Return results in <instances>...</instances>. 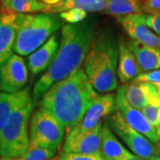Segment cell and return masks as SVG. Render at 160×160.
I'll use <instances>...</instances> for the list:
<instances>
[{
	"mask_svg": "<svg viewBox=\"0 0 160 160\" xmlns=\"http://www.w3.org/2000/svg\"><path fill=\"white\" fill-rule=\"evenodd\" d=\"M60 18L69 24H78L82 22L86 19V12L78 8H73L61 12Z\"/></svg>",
	"mask_w": 160,
	"mask_h": 160,
	"instance_id": "cb8c5ba5",
	"label": "cell"
},
{
	"mask_svg": "<svg viewBox=\"0 0 160 160\" xmlns=\"http://www.w3.org/2000/svg\"><path fill=\"white\" fill-rule=\"evenodd\" d=\"M60 46L58 36L53 34L43 46L28 58V66L32 76L39 74L51 65Z\"/></svg>",
	"mask_w": 160,
	"mask_h": 160,
	"instance_id": "9a60e30c",
	"label": "cell"
},
{
	"mask_svg": "<svg viewBox=\"0 0 160 160\" xmlns=\"http://www.w3.org/2000/svg\"><path fill=\"white\" fill-rule=\"evenodd\" d=\"M126 45L134 54L142 71L160 69V50L146 46L133 39H128Z\"/></svg>",
	"mask_w": 160,
	"mask_h": 160,
	"instance_id": "d6986e66",
	"label": "cell"
},
{
	"mask_svg": "<svg viewBox=\"0 0 160 160\" xmlns=\"http://www.w3.org/2000/svg\"><path fill=\"white\" fill-rule=\"evenodd\" d=\"M42 3L48 6H55L62 4L65 0H40Z\"/></svg>",
	"mask_w": 160,
	"mask_h": 160,
	"instance_id": "f546056e",
	"label": "cell"
},
{
	"mask_svg": "<svg viewBox=\"0 0 160 160\" xmlns=\"http://www.w3.org/2000/svg\"><path fill=\"white\" fill-rule=\"evenodd\" d=\"M118 39V76L122 84H126L135 79L139 75L142 74V71L136 57L126 45V40L121 37Z\"/></svg>",
	"mask_w": 160,
	"mask_h": 160,
	"instance_id": "2e32d148",
	"label": "cell"
},
{
	"mask_svg": "<svg viewBox=\"0 0 160 160\" xmlns=\"http://www.w3.org/2000/svg\"><path fill=\"white\" fill-rule=\"evenodd\" d=\"M55 153V149L42 148L30 143L27 152L16 160H52Z\"/></svg>",
	"mask_w": 160,
	"mask_h": 160,
	"instance_id": "603a6c76",
	"label": "cell"
},
{
	"mask_svg": "<svg viewBox=\"0 0 160 160\" xmlns=\"http://www.w3.org/2000/svg\"><path fill=\"white\" fill-rule=\"evenodd\" d=\"M134 80L138 82H147L154 86H158L160 85V69L143 72L139 75Z\"/></svg>",
	"mask_w": 160,
	"mask_h": 160,
	"instance_id": "83f0119b",
	"label": "cell"
},
{
	"mask_svg": "<svg viewBox=\"0 0 160 160\" xmlns=\"http://www.w3.org/2000/svg\"><path fill=\"white\" fill-rule=\"evenodd\" d=\"M62 26V19L54 13H19L13 51L28 55L43 46Z\"/></svg>",
	"mask_w": 160,
	"mask_h": 160,
	"instance_id": "277c9868",
	"label": "cell"
},
{
	"mask_svg": "<svg viewBox=\"0 0 160 160\" xmlns=\"http://www.w3.org/2000/svg\"><path fill=\"white\" fill-rule=\"evenodd\" d=\"M0 160H16V158H6V157H1Z\"/></svg>",
	"mask_w": 160,
	"mask_h": 160,
	"instance_id": "1f68e13d",
	"label": "cell"
},
{
	"mask_svg": "<svg viewBox=\"0 0 160 160\" xmlns=\"http://www.w3.org/2000/svg\"><path fill=\"white\" fill-rule=\"evenodd\" d=\"M115 104L116 99L113 93H107L103 95L98 94L96 98L93 100L91 106L86 110L82 120L69 132L77 133L94 128L101 123V120L103 118L107 117L113 111Z\"/></svg>",
	"mask_w": 160,
	"mask_h": 160,
	"instance_id": "8fae6325",
	"label": "cell"
},
{
	"mask_svg": "<svg viewBox=\"0 0 160 160\" xmlns=\"http://www.w3.org/2000/svg\"><path fill=\"white\" fill-rule=\"evenodd\" d=\"M64 129V126L53 115L40 107L30 121V143L56 150L62 142Z\"/></svg>",
	"mask_w": 160,
	"mask_h": 160,
	"instance_id": "8992f818",
	"label": "cell"
},
{
	"mask_svg": "<svg viewBox=\"0 0 160 160\" xmlns=\"http://www.w3.org/2000/svg\"><path fill=\"white\" fill-rule=\"evenodd\" d=\"M49 6L38 0H1V9L17 13L47 12Z\"/></svg>",
	"mask_w": 160,
	"mask_h": 160,
	"instance_id": "7402d4cb",
	"label": "cell"
},
{
	"mask_svg": "<svg viewBox=\"0 0 160 160\" xmlns=\"http://www.w3.org/2000/svg\"><path fill=\"white\" fill-rule=\"evenodd\" d=\"M107 7L106 0H65L62 4L49 6L48 13L62 12L69 9L78 8L86 12H104Z\"/></svg>",
	"mask_w": 160,
	"mask_h": 160,
	"instance_id": "44dd1931",
	"label": "cell"
},
{
	"mask_svg": "<svg viewBox=\"0 0 160 160\" xmlns=\"http://www.w3.org/2000/svg\"><path fill=\"white\" fill-rule=\"evenodd\" d=\"M138 1H146V0H138Z\"/></svg>",
	"mask_w": 160,
	"mask_h": 160,
	"instance_id": "e575fe53",
	"label": "cell"
},
{
	"mask_svg": "<svg viewBox=\"0 0 160 160\" xmlns=\"http://www.w3.org/2000/svg\"><path fill=\"white\" fill-rule=\"evenodd\" d=\"M109 122L116 133L136 156L148 160L157 158L158 150L154 144L141 132L129 126L119 110L112 114Z\"/></svg>",
	"mask_w": 160,
	"mask_h": 160,
	"instance_id": "52a82bcc",
	"label": "cell"
},
{
	"mask_svg": "<svg viewBox=\"0 0 160 160\" xmlns=\"http://www.w3.org/2000/svg\"><path fill=\"white\" fill-rule=\"evenodd\" d=\"M116 106L129 126L148 138L151 142L155 144L158 143L156 128L147 120L141 110L133 108L129 104L126 98L124 86H120L117 92Z\"/></svg>",
	"mask_w": 160,
	"mask_h": 160,
	"instance_id": "9c48e42d",
	"label": "cell"
},
{
	"mask_svg": "<svg viewBox=\"0 0 160 160\" xmlns=\"http://www.w3.org/2000/svg\"><path fill=\"white\" fill-rule=\"evenodd\" d=\"M17 12L0 8V65L13 54L17 33Z\"/></svg>",
	"mask_w": 160,
	"mask_h": 160,
	"instance_id": "7c38bea8",
	"label": "cell"
},
{
	"mask_svg": "<svg viewBox=\"0 0 160 160\" xmlns=\"http://www.w3.org/2000/svg\"><path fill=\"white\" fill-rule=\"evenodd\" d=\"M138 17L145 26H147L156 34L160 35V13L152 14L142 12L138 14Z\"/></svg>",
	"mask_w": 160,
	"mask_h": 160,
	"instance_id": "d4e9b609",
	"label": "cell"
},
{
	"mask_svg": "<svg viewBox=\"0 0 160 160\" xmlns=\"http://www.w3.org/2000/svg\"><path fill=\"white\" fill-rule=\"evenodd\" d=\"M102 124L82 132H69L63 145L62 152L77 154L94 155L99 154L102 142Z\"/></svg>",
	"mask_w": 160,
	"mask_h": 160,
	"instance_id": "30bf717a",
	"label": "cell"
},
{
	"mask_svg": "<svg viewBox=\"0 0 160 160\" xmlns=\"http://www.w3.org/2000/svg\"><path fill=\"white\" fill-rule=\"evenodd\" d=\"M55 160H56V159H55Z\"/></svg>",
	"mask_w": 160,
	"mask_h": 160,
	"instance_id": "d590c367",
	"label": "cell"
},
{
	"mask_svg": "<svg viewBox=\"0 0 160 160\" xmlns=\"http://www.w3.org/2000/svg\"><path fill=\"white\" fill-rule=\"evenodd\" d=\"M118 40L110 29H102L95 35L85 60V73L99 92H109L118 87Z\"/></svg>",
	"mask_w": 160,
	"mask_h": 160,
	"instance_id": "3957f363",
	"label": "cell"
},
{
	"mask_svg": "<svg viewBox=\"0 0 160 160\" xmlns=\"http://www.w3.org/2000/svg\"><path fill=\"white\" fill-rule=\"evenodd\" d=\"M144 12L160 13V0H146L144 2Z\"/></svg>",
	"mask_w": 160,
	"mask_h": 160,
	"instance_id": "f1b7e54d",
	"label": "cell"
},
{
	"mask_svg": "<svg viewBox=\"0 0 160 160\" xmlns=\"http://www.w3.org/2000/svg\"><path fill=\"white\" fill-rule=\"evenodd\" d=\"M35 103L32 99L19 107L0 132V156L18 158L27 152L30 140L28 127Z\"/></svg>",
	"mask_w": 160,
	"mask_h": 160,
	"instance_id": "5b68a950",
	"label": "cell"
},
{
	"mask_svg": "<svg viewBox=\"0 0 160 160\" xmlns=\"http://www.w3.org/2000/svg\"><path fill=\"white\" fill-rule=\"evenodd\" d=\"M56 160H104L101 153L94 155L77 154L69 152H62Z\"/></svg>",
	"mask_w": 160,
	"mask_h": 160,
	"instance_id": "4316f807",
	"label": "cell"
},
{
	"mask_svg": "<svg viewBox=\"0 0 160 160\" xmlns=\"http://www.w3.org/2000/svg\"><path fill=\"white\" fill-rule=\"evenodd\" d=\"M95 35L94 24L92 22L63 26L60 46L54 59L35 84L32 99L34 103L43 97L54 84L67 78L80 69L91 49Z\"/></svg>",
	"mask_w": 160,
	"mask_h": 160,
	"instance_id": "6da1fadb",
	"label": "cell"
},
{
	"mask_svg": "<svg viewBox=\"0 0 160 160\" xmlns=\"http://www.w3.org/2000/svg\"><path fill=\"white\" fill-rule=\"evenodd\" d=\"M98 94L83 69L57 82L43 95L40 107L62 124L67 133L82 120Z\"/></svg>",
	"mask_w": 160,
	"mask_h": 160,
	"instance_id": "7a4b0ae2",
	"label": "cell"
},
{
	"mask_svg": "<svg viewBox=\"0 0 160 160\" xmlns=\"http://www.w3.org/2000/svg\"><path fill=\"white\" fill-rule=\"evenodd\" d=\"M156 87H157V89H158V96H159V98H160V85H158V86H156Z\"/></svg>",
	"mask_w": 160,
	"mask_h": 160,
	"instance_id": "d6a6232c",
	"label": "cell"
},
{
	"mask_svg": "<svg viewBox=\"0 0 160 160\" xmlns=\"http://www.w3.org/2000/svg\"><path fill=\"white\" fill-rule=\"evenodd\" d=\"M124 86L126 100L133 108L141 110L148 105H160L158 89L154 85L133 80Z\"/></svg>",
	"mask_w": 160,
	"mask_h": 160,
	"instance_id": "4fadbf2b",
	"label": "cell"
},
{
	"mask_svg": "<svg viewBox=\"0 0 160 160\" xmlns=\"http://www.w3.org/2000/svg\"><path fill=\"white\" fill-rule=\"evenodd\" d=\"M29 79L28 69L22 57L12 54L0 66V89L14 93L22 90Z\"/></svg>",
	"mask_w": 160,
	"mask_h": 160,
	"instance_id": "ba28073f",
	"label": "cell"
},
{
	"mask_svg": "<svg viewBox=\"0 0 160 160\" xmlns=\"http://www.w3.org/2000/svg\"><path fill=\"white\" fill-rule=\"evenodd\" d=\"M100 152L104 160H130L135 157L120 143L109 129L107 122L104 123L102 129Z\"/></svg>",
	"mask_w": 160,
	"mask_h": 160,
	"instance_id": "e0dca14e",
	"label": "cell"
},
{
	"mask_svg": "<svg viewBox=\"0 0 160 160\" xmlns=\"http://www.w3.org/2000/svg\"><path fill=\"white\" fill-rule=\"evenodd\" d=\"M124 30L132 39L138 41L146 46L160 50V35L156 34L145 26L138 17V14L128 15L118 19Z\"/></svg>",
	"mask_w": 160,
	"mask_h": 160,
	"instance_id": "5bb4252c",
	"label": "cell"
},
{
	"mask_svg": "<svg viewBox=\"0 0 160 160\" xmlns=\"http://www.w3.org/2000/svg\"><path fill=\"white\" fill-rule=\"evenodd\" d=\"M141 111L156 129H160V105H148L141 109Z\"/></svg>",
	"mask_w": 160,
	"mask_h": 160,
	"instance_id": "484cf974",
	"label": "cell"
},
{
	"mask_svg": "<svg viewBox=\"0 0 160 160\" xmlns=\"http://www.w3.org/2000/svg\"><path fill=\"white\" fill-rule=\"evenodd\" d=\"M130 160H148V159H144V158H140V157H134V158H132V159ZM149 160H160V157H157V158H155L153 159H149Z\"/></svg>",
	"mask_w": 160,
	"mask_h": 160,
	"instance_id": "4dcf8cb0",
	"label": "cell"
},
{
	"mask_svg": "<svg viewBox=\"0 0 160 160\" xmlns=\"http://www.w3.org/2000/svg\"><path fill=\"white\" fill-rule=\"evenodd\" d=\"M107 7L104 12L120 19L144 12V6L138 0H106Z\"/></svg>",
	"mask_w": 160,
	"mask_h": 160,
	"instance_id": "ffe728a7",
	"label": "cell"
},
{
	"mask_svg": "<svg viewBox=\"0 0 160 160\" xmlns=\"http://www.w3.org/2000/svg\"><path fill=\"white\" fill-rule=\"evenodd\" d=\"M31 99L29 87L14 92H0V132L6 126L11 115Z\"/></svg>",
	"mask_w": 160,
	"mask_h": 160,
	"instance_id": "ac0fdd59",
	"label": "cell"
},
{
	"mask_svg": "<svg viewBox=\"0 0 160 160\" xmlns=\"http://www.w3.org/2000/svg\"><path fill=\"white\" fill-rule=\"evenodd\" d=\"M158 142H160V129L158 130Z\"/></svg>",
	"mask_w": 160,
	"mask_h": 160,
	"instance_id": "836d02e7",
	"label": "cell"
}]
</instances>
